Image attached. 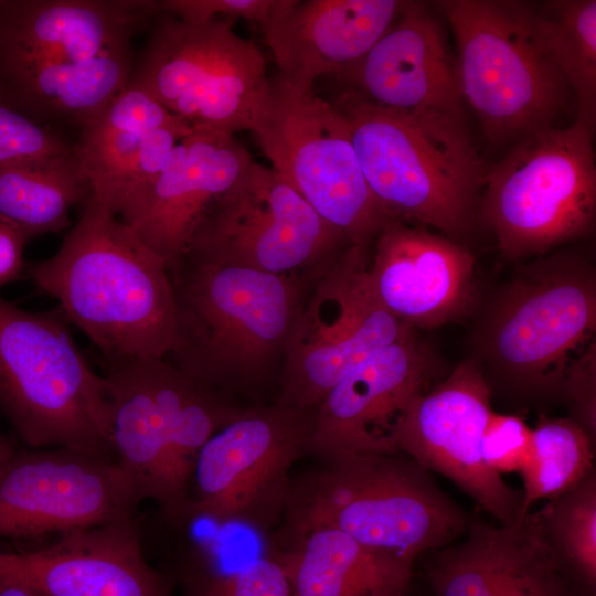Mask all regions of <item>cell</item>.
Masks as SVG:
<instances>
[{"label": "cell", "mask_w": 596, "mask_h": 596, "mask_svg": "<svg viewBox=\"0 0 596 596\" xmlns=\"http://www.w3.org/2000/svg\"><path fill=\"white\" fill-rule=\"evenodd\" d=\"M532 9L536 38L574 97V121L594 134L596 1L554 0L532 4Z\"/></svg>", "instance_id": "cell-28"}, {"label": "cell", "mask_w": 596, "mask_h": 596, "mask_svg": "<svg viewBox=\"0 0 596 596\" xmlns=\"http://www.w3.org/2000/svg\"><path fill=\"white\" fill-rule=\"evenodd\" d=\"M0 596H43L32 587L22 583L0 578Z\"/></svg>", "instance_id": "cell-39"}, {"label": "cell", "mask_w": 596, "mask_h": 596, "mask_svg": "<svg viewBox=\"0 0 596 596\" xmlns=\"http://www.w3.org/2000/svg\"><path fill=\"white\" fill-rule=\"evenodd\" d=\"M561 400L570 411V418L577 423L595 441L596 437V350L588 344L568 364L561 386Z\"/></svg>", "instance_id": "cell-36"}, {"label": "cell", "mask_w": 596, "mask_h": 596, "mask_svg": "<svg viewBox=\"0 0 596 596\" xmlns=\"http://www.w3.org/2000/svg\"><path fill=\"white\" fill-rule=\"evenodd\" d=\"M479 207L514 262L588 234L596 215L593 132L574 121L517 141L489 168Z\"/></svg>", "instance_id": "cell-9"}, {"label": "cell", "mask_w": 596, "mask_h": 596, "mask_svg": "<svg viewBox=\"0 0 596 596\" xmlns=\"http://www.w3.org/2000/svg\"><path fill=\"white\" fill-rule=\"evenodd\" d=\"M105 362L116 460L140 500L174 530L191 521V486L204 445L242 409L164 358Z\"/></svg>", "instance_id": "cell-6"}, {"label": "cell", "mask_w": 596, "mask_h": 596, "mask_svg": "<svg viewBox=\"0 0 596 596\" xmlns=\"http://www.w3.org/2000/svg\"><path fill=\"white\" fill-rule=\"evenodd\" d=\"M50 128L0 100V169L72 151Z\"/></svg>", "instance_id": "cell-33"}, {"label": "cell", "mask_w": 596, "mask_h": 596, "mask_svg": "<svg viewBox=\"0 0 596 596\" xmlns=\"http://www.w3.org/2000/svg\"><path fill=\"white\" fill-rule=\"evenodd\" d=\"M252 161L233 134L192 127L175 146L163 170L129 195L117 215L169 264L187 251L210 205Z\"/></svg>", "instance_id": "cell-19"}, {"label": "cell", "mask_w": 596, "mask_h": 596, "mask_svg": "<svg viewBox=\"0 0 596 596\" xmlns=\"http://www.w3.org/2000/svg\"><path fill=\"white\" fill-rule=\"evenodd\" d=\"M368 276L381 305L414 328L459 319L472 304L475 258L455 241L394 220L376 236Z\"/></svg>", "instance_id": "cell-21"}, {"label": "cell", "mask_w": 596, "mask_h": 596, "mask_svg": "<svg viewBox=\"0 0 596 596\" xmlns=\"http://www.w3.org/2000/svg\"><path fill=\"white\" fill-rule=\"evenodd\" d=\"M543 538L585 596L596 590V472L531 512Z\"/></svg>", "instance_id": "cell-30"}, {"label": "cell", "mask_w": 596, "mask_h": 596, "mask_svg": "<svg viewBox=\"0 0 596 596\" xmlns=\"http://www.w3.org/2000/svg\"><path fill=\"white\" fill-rule=\"evenodd\" d=\"M183 120L156 100L147 92L127 85L79 136H96L114 131L149 134Z\"/></svg>", "instance_id": "cell-34"}, {"label": "cell", "mask_w": 596, "mask_h": 596, "mask_svg": "<svg viewBox=\"0 0 596 596\" xmlns=\"http://www.w3.org/2000/svg\"><path fill=\"white\" fill-rule=\"evenodd\" d=\"M315 409L274 403L242 408L199 454L192 519L267 535L284 518L295 462L308 454Z\"/></svg>", "instance_id": "cell-13"}, {"label": "cell", "mask_w": 596, "mask_h": 596, "mask_svg": "<svg viewBox=\"0 0 596 596\" xmlns=\"http://www.w3.org/2000/svg\"><path fill=\"white\" fill-rule=\"evenodd\" d=\"M142 502L116 459L67 448L0 461V540H38L137 515Z\"/></svg>", "instance_id": "cell-15"}, {"label": "cell", "mask_w": 596, "mask_h": 596, "mask_svg": "<svg viewBox=\"0 0 596 596\" xmlns=\"http://www.w3.org/2000/svg\"><path fill=\"white\" fill-rule=\"evenodd\" d=\"M530 439L531 427L520 416L492 411L482 434V458L500 476L520 472Z\"/></svg>", "instance_id": "cell-35"}, {"label": "cell", "mask_w": 596, "mask_h": 596, "mask_svg": "<svg viewBox=\"0 0 596 596\" xmlns=\"http://www.w3.org/2000/svg\"><path fill=\"white\" fill-rule=\"evenodd\" d=\"M205 550L194 547L180 561L175 578L181 596H290L280 565L269 555L225 570Z\"/></svg>", "instance_id": "cell-31"}, {"label": "cell", "mask_w": 596, "mask_h": 596, "mask_svg": "<svg viewBox=\"0 0 596 596\" xmlns=\"http://www.w3.org/2000/svg\"><path fill=\"white\" fill-rule=\"evenodd\" d=\"M132 66L130 46L85 61L0 62V100L44 127L82 130L127 87Z\"/></svg>", "instance_id": "cell-25"}, {"label": "cell", "mask_w": 596, "mask_h": 596, "mask_svg": "<svg viewBox=\"0 0 596 596\" xmlns=\"http://www.w3.org/2000/svg\"><path fill=\"white\" fill-rule=\"evenodd\" d=\"M491 397L476 361H461L414 401L398 432L397 451L451 480L500 524H511L520 519L522 491L492 471L481 454Z\"/></svg>", "instance_id": "cell-16"}, {"label": "cell", "mask_w": 596, "mask_h": 596, "mask_svg": "<svg viewBox=\"0 0 596 596\" xmlns=\"http://www.w3.org/2000/svg\"><path fill=\"white\" fill-rule=\"evenodd\" d=\"M89 194L91 184L74 148L0 169V219L28 241L67 228L71 210Z\"/></svg>", "instance_id": "cell-27"}, {"label": "cell", "mask_w": 596, "mask_h": 596, "mask_svg": "<svg viewBox=\"0 0 596 596\" xmlns=\"http://www.w3.org/2000/svg\"><path fill=\"white\" fill-rule=\"evenodd\" d=\"M83 205L57 252L25 273L104 360L166 358L175 322L168 264L96 195Z\"/></svg>", "instance_id": "cell-1"}, {"label": "cell", "mask_w": 596, "mask_h": 596, "mask_svg": "<svg viewBox=\"0 0 596 596\" xmlns=\"http://www.w3.org/2000/svg\"><path fill=\"white\" fill-rule=\"evenodd\" d=\"M322 461L292 479L277 535L336 529L414 565L468 528L469 514L404 453L340 455Z\"/></svg>", "instance_id": "cell-4"}, {"label": "cell", "mask_w": 596, "mask_h": 596, "mask_svg": "<svg viewBox=\"0 0 596 596\" xmlns=\"http://www.w3.org/2000/svg\"><path fill=\"white\" fill-rule=\"evenodd\" d=\"M192 130L184 120L151 131L143 139L134 161L103 194L96 195L114 213L137 190L150 183L166 167L175 146ZM93 194V193H92Z\"/></svg>", "instance_id": "cell-32"}, {"label": "cell", "mask_w": 596, "mask_h": 596, "mask_svg": "<svg viewBox=\"0 0 596 596\" xmlns=\"http://www.w3.org/2000/svg\"><path fill=\"white\" fill-rule=\"evenodd\" d=\"M251 130L272 169L351 245L372 248L396 220L371 192L348 123L333 103L276 76L254 109Z\"/></svg>", "instance_id": "cell-10"}, {"label": "cell", "mask_w": 596, "mask_h": 596, "mask_svg": "<svg viewBox=\"0 0 596 596\" xmlns=\"http://www.w3.org/2000/svg\"><path fill=\"white\" fill-rule=\"evenodd\" d=\"M437 7L455 36L464 103L491 145L561 126L572 94L536 38L531 3L447 0Z\"/></svg>", "instance_id": "cell-8"}, {"label": "cell", "mask_w": 596, "mask_h": 596, "mask_svg": "<svg viewBox=\"0 0 596 596\" xmlns=\"http://www.w3.org/2000/svg\"><path fill=\"white\" fill-rule=\"evenodd\" d=\"M26 237L0 219V287L20 279L26 270L23 249Z\"/></svg>", "instance_id": "cell-38"}, {"label": "cell", "mask_w": 596, "mask_h": 596, "mask_svg": "<svg viewBox=\"0 0 596 596\" xmlns=\"http://www.w3.org/2000/svg\"><path fill=\"white\" fill-rule=\"evenodd\" d=\"M462 536L428 552L435 596H585L531 511L511 524L470 519Z\"/></svg>", "instance_id": "cell-20"}, {"label": "cell", "mask_w": 596, "mask_h": 596, "mask_svg": "<svg viewBox=\"0 0 596 596\" xmlns=\"http://www.w3.org/2000/svg\"><path fill=\"white\" fill-rule=\"evenodd\" d=\"M279 0H164L162 12L187 21L246 19L263 26Z\"/></svg>", "instance_id": "cell-37"}, {"label": "cell", "mask_w": 596, "mask_h": 596, "mask_svg": "<svg viewBox=\"0 0 596 596\" xmlns=\"http://www.w3.org/2000/svg\"><path fill=\"white\" fill-rule=\"evenodd\" d=\"M348 245L272 168L253 160L210 205L187 251L264 273L317 277Z\"/></svg>", "instance_id": "cell-14"}, {"label": "cell", "mask_w": 596, "mask_h": 596, "mask_svg": "<svg viewBox=\"0 0 596 596\" xmlns=\"http://www.w3.org/2000/svg\"><path fill=\"white\" fill-rule=\"evenodd\" d=\"M269 78L265 57L230 20L187 21L160 12L128 85L192 127L251 130Z\"/></svg>", "instance_id": "cell-11"}, {"label": "cell", "mask_w": 596, "mask_h": 596, "mask_svg": "<svg viewBox=\"0 0 596 596\" xmlns=\"http://www.w3.org/2000/svg\"><path fill=\"white\" fill-rule=\"evenodd\" d=\"M332 103L348 123L371 192L391 216L453 238L469 230L490 167L465 120L380 107L347 88Z\"/></svg>", "instance_id": "cell-3"}, {"label": "cell", "mask_w": 596, "mask_h": 596, "mask_svg": "<svg viewBox=\"0 0 596 596\" xmlns=\"http://www.w3.org/2000/svg\"><path fill=\"white\" fill-rule=\"evenodd\" d=\"M336 76L343 88L373 105L465 120L456 58L423 3L408 1L371 49Z\"/></svg>", "instance_id": "cell-22"}, {"label": "cell", "mask_w": 596, "mask_h": 596, "mask_svg": "<svg viewBox=\"0 0 596 596\" xmlns=\"http://www.w3.org/2000/svg\"><path fill=\"white\" fill-rule=\"evenodd\" d=\"M371 249L345 246L312 281L285 347L275 403L315 409L354 368L414 332L376 299Z\"/></svg>", "instance_id": "cell-12"}, {"label": "cell", "mask_w": 596, "mask_h": 596, "mask_svg": "<svg viewBox=\"0 0 596 596\" xmlns=\"http://www.w3.org/2000/svg\"><path fill=\"white\" fill-rule=\"evenodd\" d=\"M0 578L43 596H173L171 575L147 560L137 515L73 530L45 546L0 551Z\"/></svg>", "instance_id": "cell-18"}, {"label": "cell", "mask_w": 596, "mask_h": 596, "mask_svg": "<svg viewBox=\"0 0 596 596\" xmlns=\"http://www.w3.org/2000/svg\"><path fill=\"white\" fill-rule=\"evenodd\" d=\"M404 596H407V594H405Z\"/></svg>", "instance_id": "cell-41"}, {"label": "cell", "mask_w": 596, "mask_h": 596, "mask_svg": "<svg viewBox=\"0 0 596 596\" xmlns=\"http://www.w3.org/2000/svg\"><path fill=\"white\" fill-rule=\"evenodd\" d=\"M175 306L166 355L204 387L230 397L265 383L283 360L315 277L219 263L184 252L168 264Z\"/></svg>", "instance_id": "cell-2"}, {"label": "cell", "mask_w": 596, "mask_h": 596, "mask_svg": "<svg viewBox=\"0 0 596 596\" xmlns=\"http://www.w3.org/2000/svg\"><path fill=\"white\" fill-rule=\"evenodd\" d=\"M0 407L31 448L116 459L105 377L58 307L32 312L0 298Z\"/></svg>", "instance_id": "cell-7"}, {"label": "cell", "mask_w": 596, "mask_h": 596, "mask_svg": "<svg viewBox=\"0 0 596 596\" xmlns=\"http://www.w3.org/2000/svg\"><path fill=\"white\" fill-rule=\"evenodd\" d=\"M267 555L283 568L290 596H404L414 565L329 528L274 535Z\"/></svg>", "instance_id": "cell-26"}, {"label": "cell", "mask_w": 596, "mask_h": 596, "mask_svg": "<svg viewBox=\"0 0 596 596\" xmlns=\"http://www.w3.org/2000/svg\"><path fill=\"white\" fill-rule=\"evenodd\" d=\"M432 350L414 332L374 353L347 374L315 408L308 454L397 453V436L414 403L434 384Z\"/></svg>", "instance_id": "cell-17"}, {"label": "cell", "mask_w": 596, "mask_h": 596, "mask_svg": "<svg viewBox=\"0 0 596 596\" xmlns=\"http://www.w3.org/2000/svg\"><path fill=\"white\" fill-rule=\"evenodd\" d=\"M596 273L563 249L519 265L497 291L472 344L490 390L523 402L560 398L575 350L595 331Z\"/></svg>", "instance_id": "cell-5"}, {"label": "cell", "mask_w": 596, "mask_h": 596, "mask_svg": "<svg viewBox=\"0 0 596 596\" xmlns=\"http://www.w3.org/2000/svg\"><path fill=\"white\" fill-rule=\"evenodd\" d=\"M15 453L12 443L0 432V461L9 458Z\"/></svg>", "instance_id": "cell-40"}, {"label": "cell", "mask_w": 596, "mask_h": 596, "mask_svg": "<svg viewBox=\"0 0 596 596\" xmlns=\"http://www.w3.org/2000/svg\"><path fill=\"white\" fill-rule=\"evenodd\" d=\"M159 1H0V62L85 61L129 47Z\"/></svg>", "instance_id": "cell-24"}, {"label": "cell", "mask_w": 596, "mask_h": 596, "mask_svg": "<svg viewBox=\"0 0 596 596\" xmlns=\"http://www.w3.org/2000/svg\"><path fill=\"white\" fill-rule=\"evenodd\" d=\"M408 1L279 0L262 26L290 88L311 92L317 78L338 75L360 60L391 26Z\"/></svg>", "instance_id": "cell-23"}, {"label": "cell", "mask_w": 596, "mask_h": 596, "mask_svg": "<svg viewBox=\"0 0 596 596\" xmlns=\"http://www.w3.org/2000/svg\"><path fill=\"white\" fill-rule=\"evenodd\" d=\"M595 441L570 417L541 415L531 428L520 470L523 480L520 518L540 500H552L575 487L594 467Z\"/></svg>", "instance_id": "cell-29"}]
</instances>
